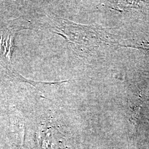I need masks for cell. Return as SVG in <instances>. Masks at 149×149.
Segmentation results:
<instances>
[{"label": "cell", "mask_w": 149, "mask_h": 149, "mask_svg": "<svg viewBox=\"0 0 149 149\" xmlns=\"http://www.w3.org/2000/svg\"><path fill=\"white\" fill-rule=\"evenodd\" d=\"M141 48L145 50L149 54V42L143 43Z\"/></svg>", "instance_id": "1"}]
</instances>
